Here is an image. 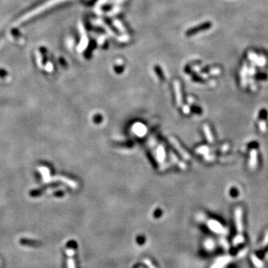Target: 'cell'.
<instances>
[{
	"instance_id": "obj_4",
	"label": "cell",
	"mask_w": 268,
	"mask_h": 268,
	"mask_svg": "<svg viewBox=\"0 0 268 268\" xmlns=\"http://www.w3.org/2000/svg\"><path fill=\"white\" fill-rule=\"evenodd\" d=\"M114 23H115V26H116V27H118L119 29V30H121L122 31V32H124V28H123V26H122V23H120V22H119L118 21V20H115V21H114Z\"/></svg>"
},
{
	"instance_id": "obj_1",
	"label": "cell",
	"mask_w": 268,
	"mask_h": 268,
	"mask_svg": "<svg viewBox=\"0 0 268 268\" xmlns=\"http://www.w3.org/2000/svg\"><path fill=\"white\" fill-rule=\"evenodd\" d=\"M211 26H212V23L210 22H207V23H203V24L200 25V26H196V27L193 28V29H190L188 32H186V35L190 36V35H195L197 33H199V32H203V31L207 30V29H210Z\"/></svg>"
},
{
	"instance_id": "obj_2",
	"label": "cell",
	"mask_w": 268,
	"mask_h": 268,
	"mask_svg": "<svg viewBox=\"0 0 268 268\" xmlns=\"http://www.w3.org/2000/svg\"><path fill=\"white\" fill-rule=\"evenodd\" d=\"M235 217H236V222H237V226H238V229L241 230V227H242V223H241V219H242V210L240 207L236 209L235 211Z\"/></svg>"
},
{
	"instance_id": "obj_3",
	"label": "cell",
	"mask_w": 268,
	"mask_h": 268,
	"mask_svg": "<svg viewBox=\"0 0 268 268\" xmlns=\"http://www.w3.org/2000/svg\"><path fill=\"white\" fill-rule=\"evenodd\" d=\"M250 162H249V165L252 168H254L255 165H257V151L255 149H252L250 153Z\"/></svg>"
}]
</instances>
